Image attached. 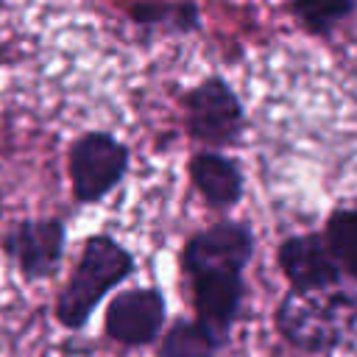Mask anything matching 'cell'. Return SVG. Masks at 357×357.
I'll return each mask as SVG.
<instances>
[{"instance_id":"obj_1","label":"cell","mask_w":357,"mask_h":357,"mask_svg":"<svg viewBox=\"0 0 357 357\" xmlns=\"http://www.w3.org/2000/svg\"><path fill=\"white\" fill-rule=\"evenodd\" d=\"M139 271L137 254L112 231H92L81 240L67 279L53 296V321L64 332H84L106 296L117 293Z\"/></svg>"},{"instance_id":"obj_2","label":"cell","mask_w":357,"mask_h":357,"mask_svg":"<svg viewBox=\"0 0 357 357\" xmlns=\"http://www.w3.org/2000/svg\"><path fill=\"white\" fill-rule=\"evenodd\" d=\"M276 335L296 351L326 357L357 332V290L340 284L332 290H287L273 310Z\"/></svg>"},{"instance_id":"obj_3","label":"cell","mask_w":357,"mask_h":357,"mask_svg":"<svg viewBox=\"0 0 357 357\" xmlns=\"http://www.w3.org/2000/svg\"><path fill=\"white\" fill-rule=\"evenodd\" d=\"M184 137L206 151H229L243 142L248 128L245 103L226 75L209 73L178 92Z\"/></svg>"},{"instance_id":"obj_4","label":"cell","mask_w":357,"mask_h":357,"mask_svg":"<svg viewBox=\"0 0 357 357\" xmlns=\"http://www.w3.org/2000/svg\"><path fill=\"white\" fill-rule=\"evenodd\" d=\"M131 148L109 128L78 131L64 151V173L75 206L103 204L128 176Z\"/></svg>"},{"instance_id":"obj_5","label":"cell","mask_w":357,"mask_h":357,"mask_svg":"<svg viewBox=\"0 0 357 357\" xmlns=\"http://www.w3.org/2000/svg\"><path fill=\"white\" fill-rule=\"evenodd\" d=\"M67 240L61 215H25L0 231V254L25 284H39L61 271Z\"/></svg>"},{"instance_id":"obj_6","label":"cell","mask_w":357,"mask_h":357,"mask_svg":"<svg viewBox=\"0 0 357 357\" xmlns=\"http://www.w3.org/2000/svg\"><path fill=\"white\" fill-rule=\"evenodd\" d=\"M254 254V226L240 218H218L184 237L178 248V273L181 279L198 273H245Z\"/></svg>"},{"instance_id":"obj_7","label":"cell","mask_w":357,"mask_h":357,"mask_svg":"<svg viewBox=\"0 0 357 357\" xmlns=\"http://www.w3.org/2000/svg\"><path fill=\"white\" fill-rule=\"evenodd\" d=\"M167 296L159 282L120 287L103 310L100 332L120 349H151L167 329Z\"/></svg>"},{"instance_id":"obj_8","label":"cell","mask_w":357,"mask_h":357,"mask_svg":"<svg viewBox=\"0 0 357 357\" xmlns=\"http://www.w3.org/2000/svg\"><path fill=\"white\" fill-rule=\"evenodd\" d=\"M184 287L192 318L204 324L212 337L226 349L248 296L245 273H198L184 279Z\"/></svg>"},{"instance_id":"obj_9","label":"cell","mask_w":357,"mask_h":357,"mask_svg":"<svg viewBox=\"0 0 357 357\" xmlns=\"http://www.w3.org/2000/svg\"><path fill=\"white\" fill-rule=\"evenodd\" d=\"M276 265L287 282V290L315 293L343 284V271L324 237V231L287 234L276 245Z\"/></svg>"},{"instance_id":"obj_10","label":"cell","mask_w":357,"mask_h":357,"mask_svg":"<svg viewBox=\"0 0 357 357\" xmlns=\"http://www.w3.org/2000/svg\"><path fill=\"white\" fill-rule=\"evenodd\" d=\"M187 178L195 195L204 201V206L218 212L220 218H229V212L245 195L243 165L226 151L195 148L187 156Z\"/></svg>"},{"instance_id":"obj_11","label":"cell","mask_w":357,"mask_h":357,"mask_svg":"<svg viewBox=\"0 0 357 357\" xmlns=\"http://www.w3.org/2000/svg\"><path fill=\"white\" fill-rule=\"evenodd\" d=\"M114 8L137 31L139 42L181 39L204 31L198 3H114Z\"/></svg>"},{"instance_id":"obj_12","label":"cell","mask_w":357,"mask_h":357,"mask_svg":"<svg viewBox=\"0 0 357 357\" xmlns=\"http://www.w3.org/2000/svg\"><path fill=\"white\" fill-rule=\"evenodd\" d=\"M223 346L212 332L190 315L170 318L165 335L153 346V357H220Z\"/></svg>"},{"instance_id":"obj_13","label":"cell","mask_w":357,"mask_h":357,"mask_svg":"<svg viewBox=\"0 0 357 357\" xmlns=\"http://www.w3.org/2000/svg\"><path fill=\"white\" fill-rule=\"evenodd\" d=\"M284 11L296 20V25L315 36V39H332L354 14H357V3L354 0H343V3H287Z\"/></svg>"},{"instance_id":"obj_14","label":"cell","mask_w":357,"mask_h":357,"mask_svg":"<svg viewBox=\"0 0 357 357\" xmlns=\"http://www.w3.org/2000/svg\"><path fill=\"white\" fill-rule=\"evenodd\" d=\"M324 237L343 271L351 282H357V206H337L326 215Z\"/></svg>"},{"instance_id":"obj_15","label":"cell","mask_w":357,"mask_h":357,"mask_svg":"<svg viewBox=\"0 0 357 357\" xmlns=\"http://www.w3.org/2000/svg\"><path fill=\"white\" fill-rule=\"evenodd\" d=\"M3 11H8V6H3V3H0V14H3Z\"/></svg>"}]
</instances>
